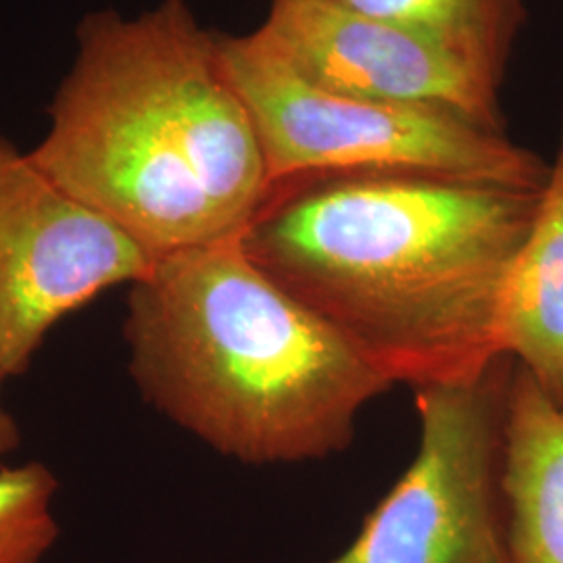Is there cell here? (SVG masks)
I'll return each mask as SVG.
<instances>
[{
    "instance_id": "obj_5",
    "label": "cell",
    "mask_w": 563,
    "mask_h": 563,
    "mask_svg": "<svg viewBox=\"0 0 563 563\" xmlns=\"http://www.w3.org/2000/svg\"><path fill=\"white\" fill-rule=\"evenodd\" d=\"M514 367L501 353L472 378L413 390V462L351 547L325 563H511L504 443Z\"/></svg>"
},
{
    "instance_id": "obj_6",
    "label": "cell",
    "mask_w": 563,
    "mask_h": 563,
    "mask_svg": "<svg viewBox=\"0 0 563 563\" xmlns=\"http://www.w3.org/2000/svg\"><path fill=\"white\" fill-rule=\"evenodd\" d=\"M155 260L0 139V374L15 378L69 313Z\"/></svg>"
},
{
    "instance_id": "obj_7",
    "label": "cell",
    "mask_w": 563,
    "mask_h": 563,
    "mask_svg": "<svg viewBox=\"0 0 563 563\" xmlns=\"http://www.w3.org/2000/svg\"><path fill=\"white\" fill-rule=\"evenodd\" d=\"M301 78L363 101L505 130L501 86L443 44L330 0H272L255 30Z\"/></svg>"
},
{
    "instance_id": "obj_2",
    "label": "cell",
    "mask_w": 563,
    "mask_h": 563,
    "mask_svg": "<svg viewBox=\"0 0 563 563\" xmlns=\"http://www.w3.org/2000/svg\"><path fill=\"white\" fill-rule=\"evenodd\" d=\"M30 159L159 260L241 239L269 190L255 125L216 32L186 0L84 15Z\"/></svg>"
},
{
    "instance_id": "obj_10",
    "label": "cell",
    "mask_w": 563,
    "mask_h": 563,
    "mask_svg": "<svg viewBox=\"0 0 563 563\" xmlns=\"http://www.w3.org/2000/svg\"><path fill=\"white\" fill-rule=\"evenodd\" d=\"M413 30L476 65L504 88L526 0H330Z\"/></svg>"
},
{
    "instance_id": "obj_3",
    "label": "cell",
    "mask_w": 563,
    "mask_h": 563,
    "mask_svg": "<svg viewBox=\"0 0 563 563\" xmlns=\"http://www.w3.org/2000/svg\"><path fill=\"white\" fill-rule=\"evenodd\" d=\"M128 288L132 380L225 457L267 465L341 453L363 407L395 386L251 262L241 239L159 257Z\"/></svg>"
},
{
    "instance_id": "obj_12",
    "label": "cell",
    "mask_w": 563,
    "mask_h": 563,
    "mask_svg": "<svg viewBox=\"0 0 563 563\" xmlns=\"http://www.w3.org/2000/svg\"><path fill=\"white\" fill-rule=\"evenodd\" d=\"M4 383L2 374H0V384ZM21 443L20 426L18 420L0 405V462L15 451Z\"/></svg>"
},
{
    "instance_id": "obj_1",
    "label": "cell",
    "mask_w": 563,
    "mask_h": 563,
    "mask_svg": "<svg viewBox=\"0 0 563 563\" xmlns=\"http://www.w3.org/2000/svg\"><path fill=\"white\" fill-rule=\"evenodd\" d=\"M543 190L413 169L274 181L241 234L249 260L411 390L504 353L516 257Z\"/></svg>"
},
{
    "instance_id": "obj_8",
    "label": "cell",
    "mask_w": 563,
    "mask_h": 563,
    "mask_svg": "<svg viewBox=\"0 0 563 563\" xmlns=\"http://www.w3.org/2000/svg\"><path fill=\"white\" fill-rule=\"evenodd\" d=\"M504 499L511 563H563V402L518 363L505 416Z\"/></svg>"
},
{
    "instance_id": "obj_9",
    "label": "cell",
    "mask_w": 563,
    "mask_h": 563,
    "mask_svg": "<svg viewBox=\"0 0 563 563\" xmlns=\"http://www.w3.org/2000/svg\"><path fill=\"white\" fill-rule=\"evenodd\" d=\"M501 346L563 402V134L507 282Z\"/></svg>"
},
{
    "instance_id": "obj_4",
    "label": "cell",
    "mask_w": 563,
    "mask_h": 563,
    "mask_svg": "<svg viewBox=\"0 0 563 563\" xmlns=\"http://www.w3.org/2000/svg\"><path fill=\"white\" fill-rule=\"evenodd\" d=\"M223 74L255 125L269 186L332 169H413L543 190L551 165L534 151L453 113L363 101L301 78L253 30L216 32Z\"/></svg>"
},
{
    "instance_id": "obj_11",
    "label": "cell",
    "mask_w": 563,
    "mask_h": 563,
    "mask_svg": "<svg viewBox=\"0 0 563 563\" xmlns=\"http://www.w3.org/2000/svg\"><path fill=\"white\" fill-rule=\"evenodd\" d=\"M57 488L44 463L0 465V563H42L57 543Z\"/></svg>"
}]
</instances>
